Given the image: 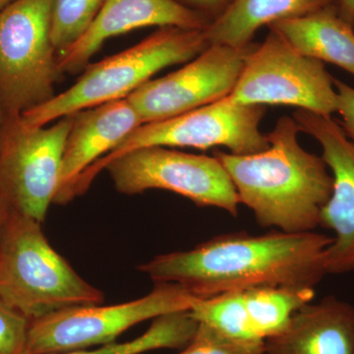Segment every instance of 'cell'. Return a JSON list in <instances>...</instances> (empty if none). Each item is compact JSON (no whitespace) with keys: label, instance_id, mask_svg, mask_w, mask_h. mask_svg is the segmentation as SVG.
I'll use <instances>...</instances> for the list:
<instances>
[{"label":"cell","instance_id":"6da1fadb","mask_svg":"<svg viewBox=\"0 0 354 354\" xmlns=\"http://www.w3.org/2000/svg\"><path fill=\"white\" fill-rule=\"evenodd\" d=\"M332 241L315 232H236L156 256L138 270L155 283H176L197 298L254 286L315 288L328 274L326 250Z\"/></svg>","mask_w":354,"mask_h":354},{"label":"cell","instance_id":"7a4b0ae2","mask_svg":"<svg viewBox=\"0 0 354 354\" xmlns=\"http://www.w3.org/2000/svg\"><path fill=\"white\" fill-rule=\"evenodd\" d=\"M301 131L293 118L281 116L267 135L269 148L251 155L215 151L234 183L241 204L258 225L286 234L315 232L333 192V176L322 157L298 142Z\"/></svg>","mask_w":354,"mask_h":354},{"label":"cell","instance_id":"3957f363","mask_svg":"<svg viewBox=\"0 0 354 354\" xmlns=\"http://www.w3.org/2000/svg\"><path fill=\"white\" fill-rule=\"evenodd\" d=\"M0 299L30 321L104 301L50 245L39 221L12 211L0 234Z\"/></svg>","mask_w":354,"mask_h":354},{"label":"cell","instance_id":"277c9868","mask_svg":"<svg viewBox=\"0 0 354 354\" xmlns=\"http://www.w3.org/2000/svg\"><path fill=\"white\" fill-rule=\"evenodd\" d=\"M209 46L205 29L162 27L127 50L88 64L73 86L19 116L30 127H43L64 116L127 99L160 70L189 62Z\"/></svg>","mask_w":354,"mask_h":354},{"label":"cell","instance_id":"5b68a950","mask_svg":"<svg viewBox=\"0 0 354 354\" xmlns=\"http://www.w3.org/2000/svg\"><path fill=\"white\" fill-rule=\"evenodd\" d=\"M265 113V106L234 104L225 97L169 120L144 123L83 172L70 197L74 199L85 193L97 174L115 158L147 147L208 150L223 146L234 155L262 152L270 146L267 135L260 131Z\"/></svg>","mask_w":354,"mask_h":354},{"label":"cell","instance_id":"8992f818","mask_svg":"<svg viewBox=\"0 0 354 354\" xmlns=\"http://www.w3.org/2000/svg\"><path fill=\"white\" fill-rule=\"evenodd\" d=\"M55 0H15L0 10V102L18 118L55 97L62 75L51 39Z\"/></svg>","mask_w":354,"mask_h":354},{"label":"cell","instance_id":"52a82bcc","mask_svg":"<svg viewBox=\"0 0 354 354\" xmlns=\"http://www.w3.org/2000/svg\"><path fill=\"white\" fill-rule=\"evenodd\" d=\"M197 299L176 283H155L150 293L131 301L109 306L84 305L53 312L31 321L28 354L69 353L116 342L140 323L190 310Z\"/></svg>","mask_w":354,"mask_h":354},{"label":"cell","instance_id":"ba28073f","mask_svg":"<svg viewBox=\"0 0 354 354\" xmlns=\"http://www.w3.org/2000/svg\"><path fill=\"white\" fill-rule=\"evenodd\" d=\"M334 80L324 62L298 53L270 30L247 55L239 81L225 99L239 104L292 106L330 116L337 113Z\"/></svg>","mask_w":354,"mask_h":354},{"label":"cell","instance_id":"9c48e42d","mask_svg":"<svg viewBox=\"0 0 354 354\" xmlns=\"http://www.w3.org/2000/svg\"><path fill=\"white\" fill-rule=\"evenodd\" d=\"M71 115L30 127L6 118L0 128V197L15 213L43 223L55 202Z\"/></svg>","mask_w":354,"mask_h":354},{"label":"cell","instance_id":"30bf717a","mask_svg":"<svg viewBox=\"0 0 354 354\" xmlns=\"http://www.w3.org/2000/svg\"><path fill=\"white\" fill-rule=\"evenodd\" d=\"M114 187L127 195L165 190L187 198L198 206L215 207L239 215V195L220 160L167 147H147L115 158L106 165Z\"/></svg>","mask_w":354,"mask_h":354},{"label":"cell","instance_id":"8fae6325","mask_svg":"<svg viewBox=\"0 0 354 354\" xmlns=\"http://www.w3.org/2000/svg\"><path fill=\"white\" fill-rule=\"evenodd\" d=\"M255 44L242 48L209 44L183 68L151 79L127 99L143 124L169 120L220 101L234 90Z\"/></svg>","mask_w":354,"mask_h":354},{"label":"cell","instance_id":"7c38bea8","mask_svg":"<svg viewBox=\"0 0 354 354\" xmlns=\"http://www.w3.org/2000/svg\"><path fill=\"white\" fill-rule=\"evenodd\" d=\"M302 132L322 147V158L332 171L333 192L320 214V227L334 232L326 250L328 274L354 272V142L330 116L297 109L293 113Z\"/></svg>","mask_w":354,"mask_h":354},{"label":"cell","instance_id":"4fadbf2b","mask_svg":"<svg viewBox=\"0 0 354 354\" xmlns=\"http://www.w3.org/2000/svg\"><path fill=\"white\" fill-rule=\"evenodd\" d=\"M314 297L315 288L254 286L198 298L189 312L198 323L232 339L265 342L285 329Z\"/></svg>","mask_w":354,"mask_h":354},{"label":"cell","instance_id":"5bb4252c","mask_svg":"<svg viewBox=\"0 0 354 354\" xmlns=\"http://www.w3.org/2000/svg\"><path fill=\"white\" fill-rule=\"evenodd\" d=\"M211 22L176 0H104L87 31L57 57L58 69L62 75L78 73L106 41L133 30L151 26L205 29Z\"/></svg>","mask_w":354,"mask_h":354},{"label":"cell","instance_id":"9a60e30c","mask_svg":"<svg viewBox=\"0 0 354 354\" xmlns=\"http://www.w3.org/2000/svg\"><path fill=\"white\" fill-rule=\"evenodd\" d=\"M71 118L62 156L59 186L53 202L58 205L68 203L70 190L83 172L143 124L127 99L83 109L71 114Z\"/></svg>","mask_w":354,"mask_h":354},{"label":"cell","instance_id":"2e32d148","mask_svg":"<svg viewBox=\"0 0 354 354\" xmlns=\"http://www.w3.org/2000/svg\"><path fill=\"white\" fill-rule=\"evenodd\" d=\"M265 348L266 354H354V306L334 295L310 302L266 339Z\"/></svg>","mask_w":354,"mask_h":354},{"label":"cell","instance_id":"e0dca14e","mask_svg":"<svg viewBox=\"0 0 354 354\" xmlns=\"http://www.w3.org/2000/svg\"><path fill=\"white\" fill-rule=\"evenodd\" d=\"M269 28L298 53L354 75V27L339 15L337 4Z\"/></svg>","mask_w":354,"mask_h":354},{"label":"cell","instance_id":"ac0fdd59","mask_svg":"<svg viewBox=\"0 0 354 354\" xmlns=\"http://www.w3.org/2000/svg\"><path fill=\"white\" fill-rule=\"evenodd\" d=\"M337 4L335 0H232L206 28L209 44L242 48L260 28L295 19Z\"/></svg>","mask_w":354,"mask_h":354},{"label":"cell","instance_id":"d6986e66","mask_svg":"<svg viewBox=\"0 0 354 354\" xmlns=\"http://www.w3.org/2000/svg\"><path fill=\"white\" fill-rule=\"evenodd\" d=\"M199 323L187 311L172 312L153 319L143 335L124 342H109L94 349L53 354H143L158 349H183L195 334Z\"/></svg>","mask_w":354,"mask_h":354},{"label":"cell","instance_id":"ffe728a7","mask_svg":"<svg viewBox=\"0 0 354 354\" xmlns=\"http://www.w3.org/2000/svg\"><path fill=\"white\" fill-rule=\"evenodd\" d=\"M104 0H55L51 39L57 57L82 37Z\"/></svg>","mask_w":354,"mask_h":354},{"label":"cell","instance_id":"44dd1931","mask_svg":"<svg viewBox=\"0 0 354 354\" xmlns=\"http://www.w3.org/2000/svg\"><path fill=\"white\" fill-rule=\"evenodd\" d=\"M178 354H266L265 342L232 339L199 323L192 341Z\"/></svg>","mask_w":354,"mask_h":354},{"label":"cell","instance_id":"7402d4cb","mask_svg":"<svg viewBox=\"0 0 354 354\" xmlns=\"http://www.w3.org/2000/svg\"><path fill=\"white\" fill-rule=\"evenodd\" d=\"M31 321L0 299V354H28Z\"/></svg>","mask_w":354,"mask_h":354},{"label":"cell","instance_id":"603a6c76","mask_svg":"<svg viewBox=\"0 0 354 354\" xmlns=\"http://www.w3.org/2000/svg\"><path fill=\"white\" fill-rule=\"evenodd\" d=\"M337 95V113L342 118V129L354 142V88L342 81L334 80Z\"/></svg>","mask_w":354,"mask_h":354},{"label":"cell","instance_id":"cb8c5ba5","mask_svg":"<svg viewBox=\"0 0 354 354\" xmlns=\"http://www.w3.org/2000/svg\"><path fill=\"white\" fill-rule=\"evenodd\" d=\"M178 3L204 14L213 21L227 8L232 0H176Z\"/></svg>","mask_w":354,"mask_h":354},{"label":"cell","instance_id":"d4e9b609","mask_svg":"<svg viewBox=\"0 0 354 354\" xmlns=\"http://www.w3.org/2000/svg\"><path fill=\"white\" fill-rule=\"evenodd\" d=\"M339 15L354 27V0H335Z\"/></svg>","mask_w":354,"mask_h":354},{"label":"cell","instance_id":"484cf974","mask_svg":"<svg viewBox=\"0 0 354 354\" xmlns=\"http://www.w3.org/2000/svg\"><path fill=\"white\" fill-rule=\"evenodd\" d=\"M11 209L8 208L6 203L0 197V234H1L2 228L6 225L7 218L10 214Z\"/></svg>","mask_w":354,"mask_h":354},{"label":"cell","instance_id":"4316f807","mask_svg":"<svg viewBox=\"0 0 354 354\" xmlns=\"http://www.w3.org/2000/svg\"><path fill=\"white\" fill-rule=\"evenodd\" d=\"M6 120V113H4L3 108H2L1 102H0V128L3 125L4 121Z\"/></svg>","mask_w":354,"mask_h":354},{"label":"cell","instance_id":"83f0119b","mask_svg":"<svg viewBox=\"0 0 354 354\" xmlns=\"http://www.w3.org/2000/svg\"><path fill=\"white\" fill-rule=\"evenodd\" d=\"M14 1H15V0H0V10L6 8V6H8L9 4L12 3Z\"/></svg>","mask_w":354,"mask_h":354}]
</instances>
